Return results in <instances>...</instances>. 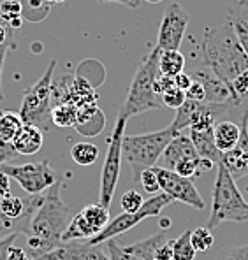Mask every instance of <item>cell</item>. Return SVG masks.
<instances>
[{
    "instance_id": "1",
    "label": "cell",
    "mask_w": 248,
    "mask_h": 260,
    "mask_svg": "<svg viewBox=\"0 0 248 260\" xmlns=\"http://www.w3.org/2000/svg\"><path fill=\"white\" fill-rule=\"evenodd\" d=\"M62 179H56L44 193V202L32 216L26 229V253L30 257L53 250L62 241V234L71 223V208L62 201Z\"/></svg>"
},
{
    "instance_id": "2",
    "label": "cell",
    "mask_w": 248,
    "mask_h": 260,
    "mask_svg": "<svg viewBox=\"0 0 248 260\" xmlns=\"http://www.w3.org/2000/svg\"><path fill=\"white\" fill-rule=\"evenodd\" d=\"M201 62L227 85L248 69V55L229 20L216 28L206 30L201 43Z\"/></svg>"
},
{
    "instance_id": "3",
    "label": "cell",
    "mask_w": 248,
    "mask_h": 260,
    "mask_svg": "<svg viewBox=\"0 0 248 260\" xmlns=\"http://www.w3.org/2000/svg\"><path fill=\"white\" fill-rule=\"evenodd\" d=\"M159 56L160 49L157 46L146 56H143V60L137 65L134 78H132L127 97L118 111V118L129 120L131 116H136L139 113L164 108L162 99L153 91V81L159 76Z\"/></svg>"
},
{
    "instance_id": "4",
    "label": "cell",
    "mask_w": 248,
    "mask_h": 260,
    "mask_svg": "<svg viewBox=\"0 0 248 260\" xmlns=\"http://www.w3.org/2000/svg\"><path fill=\"white\" fill-rule=\"evenodd\" d=\"M226 221L243 223L248 221V202L239 192L236 179L226 169L224 164L216 166V179L213 185V202L206 227L211 231Z\"/></svg>"
},
{
    "instance_id": "5",
    "label": "cell",
    "mask_w": 248,
    "mask_h": 260,
    "mask_svg": "<svg viewBox=\"0 0 248 260\" xmlns=\"http://www.w3.org/2000/svg\"><path fill=\"white\" fill-rule=\"evenodd\" d=\"M176 136L173 127H166L157 132L137 134V136H123L121 143V156L127 160V164L132 169V178L136 183H139L141 173L150 167H155L162 156L164 150L171 139Z\"/></svg>"
},
{
    "instance_id": "6",
    "label": "cell",
    "mask_w": 248,
    "mask_h": 260,
    "mask_svg": "<svg viewBox=\"0 0 248 260\" xmlns=\"http://www.w3.org/2000/svg\"><path fill=\"white\" fill-rule=\"evenodd\" d=\"M56 67V60H51L48 63V69L43 74V78L26 88L23 91V101L20 108V116L25 125H34L39 127L43 132H48L51 128V83L53 72Z\"/></svg>"
},
{
    "instance_id": "7",
    "label": "cell",
    "mask_w": 248,
    "mask_h": 260,
    "mask_svg": "<svg viewBox=\"0 0 248 260\" xmlns=\"http://www.w3.org/2000/svg\"><path fill=\"white\" fill-rule=\"evenodd\" d=\"M173 202H174V199L169 197V195L164 193V192L151 195L148 201H144V204L141 206V209L137 213H121V215L111 218L109 223L106 225L95 238L88 239L86 243L91 244V246H99L101 243L114 239L116 236L125 234L127 231L134 229L137 223H141V221L146 220V218L159 216L160 213H162V209L167 208L169 204H173Z\"/></svg>"
},
{
    "instance_id": "8",
    "label": "cell",
    "mask_w": 248,
    "mask_h": 260,
    "mask_svg": "<svg viewBox=\"0 0 248 260\" xmlns=\"http://www.w3.org/2000/svg\"><path fill=\"white\" fill-rule=\"evenodd\" d=\"M125 125H127V120L118 118L113 134L108 137V153H106L101 173V201H99L108 209L113 202V195L118 185V178H120L121 158H123L121 156V143H123L125 136Z\"/></svg>"
},
{
    "instance_id": "9",
    "label": "cell",
    "mask_w": 248,
    "mask_h": 260,
    "mask_svg": "<svg viewBox=\"0 0 248 260\" xmlns=\"http://www.w3.org/2000/svg\"><path fill=\"white\" fill-rule=\"evenodd\" d=\"M0 171L6 173L11 179H14L28 195L44 193L58 179L53 167L49 166V160L21 164V166L4 164V166H0Z\"/></svg>"
},
{
    "instance_id": "10",
    "label": "cell",
    "mask_w": 248,
    "mask_h": 260,
    "mask_svg": "<svg viewBox=\"0 0 248 260\" xmlns=\"http://www.w3.org/2000/svg\"><path fill=\"white\" fill-rule=\"evenodd\" d=\"M111 220L109 209L104 208L101 202L88 204L78 215L72 216L71 223L67 225L62 234V241H88L99 234Z\"/></svg>"
},
{
    "instance_id": "11",
    "label": "cell",
    "mask_w": 248,
    "mask_h": 260,
    "mask_svg": "<svg viewBox=\"0 0 248 260\" xmlns=\"http://www.w3.org/2000/svg\"><path fill=\"white\" fill-rule=\"evenodd\" d=\"M190 14L180 6L178 2H173L166 7L162 14V21L159 26L157 36V48L160 51L167 49H180L183 37L189 28Z\"/></svg>"
},
{
    "instance_id": "12",
    "label": "cell",
    "mask_w": 248,
    "mask_h": 260,
    "mask_svg": "<svg viewBox=\"0 0 248 260\" xmlns=\"http://www.w3.org/2000/svg\"><path fill=\"white\" fill-rule=\"evenodd\" d=\"M155 173H157L159 178L160 192L173 197L174 202H183V204L196 209L206 208L203 197L197 192L196 185H194V181L190 178H183V176L174 173V171H169L166 167H157V166H155Z\"/></svg>"
},
{
    "instance_id": "13",
    "label": "cell",
    "mask_w": 248,
    "mask_h": 260,
    "mask_svg": "<svg viewBox=\"0 0 248 260\" xmlns=\"http://www.w3.org/2000/svg\"><path fill=\"white\" fill-rule=\"evenodd\" d=\"M34 260H109L106 250L85 241H60L53 250L30 257Z\"/></svg>"
},
{
    "instance_id": "14",
    "label": "cell",
    "mask_w": 248,
    "mask_h": 260,
    "mask_svg": "<svg viewBox=\"0 0 248 260\" xmlns=\"http://www.w3.org/2000/svg\"><path fill=\"white\" fill-rule=\"evenodd\" d=\"M241 136L239 141L231 151L224 153L222 162L226 169L234 179H241L248 176V120H241Z\"/></svg>"
},
{
    "instance_id": "15",
    "label": "cell",
    "mask_w": 248,
    "mask_h": 260,
    "mask_svg": "<svg viewBox=\"0 0 248 260\" xmlns=\"http://www.w3.org/2000/svg\"><path fill=\"white\" fill-rule=\"evenodd\" d=\"M196 81H199L204 88V102L206 104H229L232 102V93L227 83H224L219 76H215L211 71H194L190 72Z\"/></svg>"
},
{
    "instance_id": "16",
    "label": "cell",
    "mask_w": 248,
    "mask_h": 260,
    "mask_svg": "<svg viewBox=\"0 0 248 260\" xmlns=\"http://www.w3.org/2000/svg\"><path fill=\"white\" fill-rule=\"evenodd\" d=\"M192 158H199V153H197L196 146H194L190 136H185L181 132L176 134L171 139V143L167 144V148L164 150L162 156H160V160L164 164L162 167H166L169 171H173L183 160H192Z\"/></svg>"
},
{
    "instance_id": "17",
    "label": "cell",
    "mask_w": 248,
    "mask_h": 260,
    "mask_svg": "<svg viewBox=\"0 0 248 260\" xmlns=\"http://www.w3.org/2000/svg\"><path fill=\"white\" fill-rule=\"evenodd\" d=\"M106 125V116L97 104H86L78 108V120H76L74 128L83 136H99Z\"/></svg>"
},
{
    "instance_id": "18",
    "label": "cell",
    "mask_w": 248,
    "mask_h": 260,
    "mask_svg": "<svg viewBox=\"0 0 248 260\" xmlns=\"http://www.w3.org/2000/svg\"><path fill=\"white\" fill-rule=\"evenodd\" d=\"M209 104L206 102H194V101H185L181 108L176 109V114H174V120L171 123V127L176 134H180L181 130L190 128L192 125H196L201 118L208 113Z\"/></svg>"
},
{
    "instance_id": "19",
    "label": "cell",
    "mask_w": 248,
    "mask_h": 260,
    "mask_svg": "<svg viewBox=\"0 0 248 260\" xmlns=\"http://www.w3.org/2000/svg\"><path fill=\"white\" fill-rule=\"evenodd\" d=\"M13 148L18 155H36L44 144V134L39 127L34 125H23V128L18 132V136L13 139Z\"/></svg>"
},
{
    "instance_id": "20",
    "label": "cell",
    "mask_w": 248,
    "mask_h": 260,
    "mask_svg": "<svg viewBox=\"0 0 248 260\" xmlns=\"http://www.w3.org/2000/svg\"><path fill=\"white\" fill-rule=\"evenodd\" d=\"M239 136H241V127L234 123L232 120H220L213 127V139L215 146L220 153H227L238 144Z\"/></svg>"
},
{
    "instance_id": "21",
    "label": "cell",
    "mask_w": 248,
    "mask_h": 260,
    "mask_svg": "<svg viewBox=\"0 0 248 260\" xmlns=\"http://www.w3.org/2000/svg\"><path fill=\"white\" fill-rule=\"evenodd\" d=\"M190 139H192L194 146H196L201 158L211 160L215 166H219L222 162V153L216 150L215 139H213V128H206V130L190 128Z\"/></svg>"
},
{
    "instance_id": "22",
    "label": "cell",
    "mask_w": 248,
    "mask_h": 260,
    "mask_svg": "<svg viewBox=\"0 0 248 260\" xmlns=\"http://www.w3.org/2000/svg\"><path fill=\"white\" fill-rule=\"evenodd\" d=\"M227 20L231 21L236 37H238V41L241 43L243 49L248 55V0H238L229 9Z\"/></svg>"
},
{
    "instance_id": "23",
    "label": "cell",
    "mask_w": 248,
    "mask_h": 260,
    "mask_svg": "<svg viewBox=\"0 0 248 260\" xmlns=\"http://www.w3.org/2000/svg\"><path fill=\"white\" fill-rule=\"evenodd\" d=\"M166 241H169L167 239V231H160L157 234L150 236V238L132 243V244H129V246H123V250L136 255V257H139L141 260H153L155 251H157Z\"/></svg>"
},
{
    "instance_id": "24",
    "label": "cell",
    "mask_w": 248,
    "mask_h": 260,
    "mask_svg": "<svg viewBox=\"0 0 248 260\" xmlns=\"http://www.w3.org/2000/svg\"><path fill=\"white\" fill-rule=\"evenodd\" d=\"M185 56L180 49H167V51H160L159 56V72L164 76L174 78L180 72L185 71Z\"/></svg>"
},
{
    "instance_id": "25",
    "label": "cell",
    "mask_w": 248,
    "mask_h": 260,
    "mask_svg": "<svg viewBox=\"0 0 248 260\" xmlns=\"http://www.w3.org/2000/svg\"><path fill=\"white\" fill-rule=\"evenodd\" d=\"M23 125L25 123H23L20 113L4 109L2 114H0V139L7 141V143H13V139L23 128Z\"/></svg>"
},
{
    "instance_id": "26",
    "label": "cell",
    "mask_w": 248,
    "mask_h": 260,
    "mask_svg": "<svg viewBox=\"0 0 248 260\" xmlns=\"http://www.w3.org/2000/svg\"><path fill=\"white\" fill-rule=\"evenodd\" d=\"M78 120V108L71 102H62L51 108V123L60 128H71Z\"/></svg>"
},
{
    "instance_id": "27",
    "label": "cell",
    "mask_w": 248,
    "mask_h": 260,
    "mask_svg": "<svg viewBox=\"0 0 248 260\" xmlns=\"http://www.w3.org/2000/svg\"><path fill=\"white\" fill-rule=\"evenodd\" d=\"M71 158L78 166H91L99 158V148L94 143H76L71 148Z\"/></svg>"
},
{
    "instance_id": "28",
    "label": "cell",
    "mask_w": 248,
    "mask_h": 260,
    "mask_svg": "<svg viewBox=\"0 0 248 260\" xmlns=\"http://www.w3.org/2000/svg\"><path fill=\"white\" fill-rule=\"evenodd\" d=\"M196 248L190 243V231H183L176 239H173V260H194Z\"/></svg>"
},
{
    "instance_id": "29",
    "label": "cell",
    "mask_w": 248,
    "mask_h": 260,
    "mask_svg": "<svg viewBox=\"0 0 248 260\" xmlns=\"http://www.w3.org/2000/svg\"><path fill=\"white\" fill-rule=\"evenodd\" d=\"M0 211L11 220H20L23 213H25V201L11 193L7 197L0 199Z\"/></svg>"
},
{
    "instance_id": "30",
    "label": "cell",
    "mask_w": 248,
    "mask_h": 260,
    "mask_svg": "<svg viewBox=\"0 0 248 260\" xmlns=\"http://www.w3.org/2000/svg\"><path fill=\"white\" fill-rule=\"evenodd\" d=\"M190 243L196 248V251H208L215 243V238L208 227H197L190 231Z\"/></svg>"
},
{
    "instance_id": "31",
    "label": "cell",
    "mask_w": 248,
    "mask_h": 260,
    "mask_svg": "<svg viewBox=\"0 0 248 260\" xmlns=\"http://www.w3.org/2000/svg\"><path fill=\"white\" fill-rule=\"evenodd\" d=\"M120 204H121L123 213H137L141 209V206L144 204V199H143V195L139 192H136V190H129V192L123 193Z\"/></svg>"
},
{
    "instance_id": "32",
    "label": "cell",
    "mask_w": 248,
    "mask_h": 260,
    "mask_svg": "<svg viewBox=\"0 0 248 260\" xmlns=\"http://www.w3.org/2000/svg\"><path fill=\"white\" fill-rule=\"evenodd\" d=\"M160 99H162L164 108L178 109V108H181L183 102L187 101V95H185V91H183V90L174 86V88H171L169 91H166V93H164Z\"/></svg>"
},
{
    "instance_id": "33",
    "label": "cell",
    "mask_w": 248,
    "mask_h": 260,
    "mask_svg": "<svg viewBox=\"0 0 248 260\" xmlns=\"http://www.w3.org/2000/svg\"><path fill=\"white\" fill-rule=\"evenodd\" d=\"M21 11H23V6L20 0H4V2L0 4V18L6 23H9L16 16H21Z\"/></svg>"
},
{
    "instance_id": "34",
    "label": "cell",
    "mask_w": 248,
    "mask_h": 260,
    "mask_svg": "<svg viewBox=\"0 0 248 260\" xmlns=\"http://www.w3.org/2000/svg\"><path fill=\"white\" fill-rule=\"evenodd\" d=\"M106 253H108L109 260H141L136 255L125 251L123 246H120L114 239L106 241Z\"/></svg>"
},
{
    "instance_id": "35",
    "label": "cell",
    "mask_w": 248,
    "mask_h": 260,
    "mask_svg": "<svg viewBox=\"0 0 248 260\" xmlns=\"http://www.w3.org/2000/svg\"><path fill=\"white\" fill-rule=\"evenodd\" d=\"M141 185L143 188L146 190L148 193L155 195L160 192V185H159V178H157V173H155V167H150V169L143 171L141 173Z\"/></svg>"
},
{
    "instance_id": "36",
    "label": "cell",
    "mask_w": 248,
    "mask_h": 260,
    "mask_svg": "<svg viewBox=\"0 0 248 260\" xmlns=\"http://www.w3.org/2000/svg\"><path fill=\"white\" fill-rule=\"evenodd\" d=\"M11 234H20V227H18L16 220H11L0 211V239L7 238Z\"/></svg>"
},
{
    "instance_id": "37",
    "label": "cell",
    "mask_w": 248,
    "mask_h": 260,
    "mask_svg": "<svg viewBox=\"0 0 248 260\" xmlns=\"http://www.w3.org/2000/svg\"><path fill=\"white\" fill-rule=\"evenodd\" d=\"M176 85H174V78H169V76H164L159 72V76L155 78L153 81V91L159 95V97H162L166 91H169L171 88H174Z\"/></svg>"
},
{
    "instance_id": "38",
    "label": "cell",
    "mask_w": 248,
    "mask_h": 260,
    "mask_svg": "<svg viewBox=\"0 0 248 260\" xmlns=\"http://www.w3.org/2000/svg\"><path fill=\"white\" fill-rule=\"evenodd\" d=\"M187 101H194V102H204V88L199 81L194 79V83L190 85L189 90L185 91Z\"/></svg>"
},
{
    "instance_id": "39",
    "label": "cell",
    "mask_w": 248,
    "mask_h": 260,
    "mask_svg": "<svg viewBox=\"0 0 248 260\" xmlns=\"http://www.w3.org/2000/svg\"><path fill=\"white\" fill-rule=\"evenodd\" d=\"M11 44H13V39H9L7 43L0 44V102L6 99V95H4V86H2V74H4V65H6L7 49H9Z\"/></svg>"
},
{
    "instance_id": "40",
    "label": "cell",
    "mask_w": 248,
    "mask_h": 260,
    "mask_svg": "<svg viewBox=\"0 0 248 260\" xmlns=\"http://www.w3.org/2000/svg\"><path fill=\"white\" fill-rule=\"evenodd\" d=\"M14 155H16V151H14L13 144L7 143V141H4V139H0V166L7 164Z\"/></svg>"
},
{
    "instance_id": "41",
    "label": "cell",
    "mask_w": 248,
    "mask_h": 260,
    "mask_svg": "<svg viewBox=\"0 0 248 260\" xmlns=\"http://www.w3.org/2000/svg\"><path fill=\"white\" fill-rule=\"evenodd\" d=\"M194 83V78L190 72H180L178 76H174V85H176V88H180V90L187 91L190 88V85Z\"/></svg>"
},
{
    "instance_id": "42",
    "label": "cell",
    "mask_w": 248,
    "mask_h": 260,
    "mask_svg": "<svg viewBox=\"0 0 248 260\" xmlns=\"http://www.w3.org/2000/svg\"><path fill=\"white\" fill-rule=\"evenodd\" d=\"M16 238H18V234H11V236H7V238L0 239V260L7 258V253H9L11 246L14 244Z\"/></svg>"
},
{
    "instance_id": "43",
    "label": "cell",
    "mask_w": 248,
    "mask_h": 260,
    "mask_svg": "<svg viewBox=\"0 0 248 260\" xmlns=\"http://www.w3.org/2000/svg\"><path fill=\"white\" fill-rule=\"evenodd\" d=\"M224 260H248V244L234 248Z\"/></svg>"
},
{
    "instance_id": "44",
    "label": "cell",
    "mask_w": 248,
    "mask_h": 260,
    "mask_svg": "<svg viewBox=\"0 0 248 260\" xmlns=\"http://www.w3.org/2000/svg\"><path fill=\"white\" fill-rule=\"evenodd\" d=\"M6 260H30V255L26 253L23 248H18V246H11L9 253H7V258Z\"/></svg>"
},
{
    "instance_id": "45",
    "label": "cell",
    "mask_w": 248,
    "mask_h": 260,
    "mask_svg": "<svg viewBox=\"0 0 248 260\" xmlns=\"http://www.w3.org/2000/svg\"><path fill=\"white\" fill-rule=\"evenodd\" d=\"M11 195V178L0 171V199Z\"/></svg>"
},
{
    "instance_id": "46",
    "label": "cell",
    "mask_w": 248,
    "mask_h": 260,
    "mask_svg": "<svg viewBox=\"0 0 248 260\" xmlns=\"http://www.w3.org/2000/svg\"><path fill=\"white\" fill-rule=\"evenodd\" d=\"M97 2H108V4H120V6L131 7V9H137L143 0H97Z\"/></svg>"
},
{
    "instance_id": "47",
    "label": "cell",
    "mask_w": 248,
    "mask_h": 260,
    "mask_svg": "<svg viewBox=\"0 0 248 260\" xmlns=\"http://www.w3.org/2000/svg\"><path fill=\"white\" fill-rule=\"evenodd\" d=\"M9 39H13L11 37V34L7 32V28L4 25H0V44H4V43H7Z\"/></svg>"
},
{
    "instance_id": "48",
    "label": "cell",
    "mask_w": 248,
    "mask_h": 260,
    "mask_svg": "<svg viewBox=\"0 0 248 260\" xmlns=\"http://www.w3.org/2000/svg\"><path fill=\"white\" fill-rule=\"evenodd\" d=\"M21 25H23V18L21 16H16V18H13V20L9 21L11 28H20Z\"/></svg>"
},
{
    "instance_id": "49",
    "label": "cell",
    "mask_w": 248,
    "mask_h": 260,
    "mask_svg": "<svg viewBox=\"0 0 248 260\" xmlns=\"http://www.w3.org/2000/svg\"><path fill=\"white\" fill-rule=\"evenodd\" d=\"M160 227H162V231H167V229L171 227V220H167V218L160 220Z\"/></svg>"
},
{
    "instance_id": "50",
    "label": "cell",
    "mask_w": 248,
    "mask_h": 260,
    "mask_svg": "<svg viewBox=\"0 0 248 260\" xmlns=\"http://www.w3.org/2000/svg\"><path fill=\"white\" fill-rule=\"evenodd\" d=\"M41 49H43V48H41V44H39V43H34V53H39Z\"/></svg>"
},
{
    "instance_id": "51",
    "label": "cell",
    "mask_w": 248,
    "mask_h": 260,
    "mask_svg": "<svg viewBox=\"0 0 248 260\" xmlns=\"http://www.w3.org/2000/svg\"><path fill=\"white\" fill-rule=\"evenodd\" d=\"M143 2H148V4H159V2H162V0H143Z\"/></svg>"
},
{
    "instance_id": "52",
    "label": "cell",
    "mask_w": 248,
    "mask_h": 260,
    "mask_svg": "<svg viewBox=\"0 0 248 260\" xmlns=\"http://www.w3.org/2000/svg\"><path fill=\"white\" fill-rule=\"evenodd\" d=\"M2 111H4V109H0V114H2Z\"/></svg>"
},
{
    "instance_id": "53",
    "label": "cell",
    "mask_w": 248,
    "mask_h": 260,
    "mask_svg": "<svg viewBox=\"0 0 248 260\" xmlns=\"http://www.w3.org/2000/svg\"><path fill=\"white\" fill-rule=\"evenodd\" d=\"M30 260H34V258H30Z\"/></svg>"
}]
</instances>
